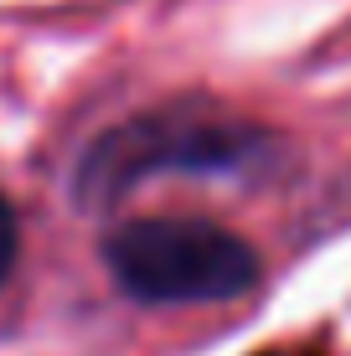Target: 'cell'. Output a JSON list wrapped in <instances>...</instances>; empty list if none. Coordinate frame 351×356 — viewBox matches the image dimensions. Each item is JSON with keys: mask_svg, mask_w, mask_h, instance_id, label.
I'll use <instances>...</instances> for the list:
<instances>
[{"mask_svg": "<svg viewBox=\"0 0 351 356\" xmlns=\"http://www.w3.org/2000/svg\"><path fill=\"white\" fill-rule=\"evenodd\" d=\"M99 253L135 305H233L263 279L259 248L212 217H129L104 232Z\"/></svg>", "mask_w": 351, "mask_h": 356, "instance_id": "7a4b0ae2", "label": "cell"}, {"mask_svg": "<svg viewBox=\"0 0 351 356\" xmlns=\"http://www.w3.org/2000/svg\"><path fill=\"white\" fill-rule=\"evenodd\" d=\"M279 155L284 145L263 124L207 98H176L93 134L72 161L67 196L78 212H114L155 176H253Z\"/></svg>", "mask_w": 351, "mask_h": 356, "instance_id": "6da1fadb", "label": "cell"}, {"mask_svg": "<svg viewBox=\"0 0 351 356\" xmlns=\"http://www.w3.org/2000/svg\"><path fill=\"white\" fill-rule=\"evenodd\" d=\"M16 259H21V217H16V207L0 196V289L16 274Z\"/></svg>", "mask_w": 351, "mask_h": 356, "instance_id": "3957f363", "label": "cell"}]
</instances>
